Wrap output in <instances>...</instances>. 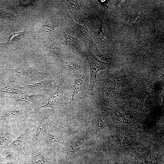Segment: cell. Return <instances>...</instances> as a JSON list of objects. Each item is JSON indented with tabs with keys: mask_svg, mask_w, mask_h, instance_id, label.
<instances>
[{
	"mask_svg": "<svg viewBox=\"0 0 164 164\" xmlns=\"http://www.w3.org/2000/svg\"><path fill=\"white\" fill-rule=\"evenodd\" d=\"M33 112L10 105L0 112V127H27Z\"/></svg>",
	"mask_w": 164,
	"mask_h": 164,
	"instance_id": "obj_1",
	"label": "cell"
},
{
	"mask_svg": "<svg viewBox=\"0 0 164 164\" xmlns=\"http://www.w3.org/2000/svg\"><path fill=\"white\" fill-rule=\"evenodd\" d=\"M46 110L39 108L31 115L29 125L31 128L32 143L44 141L51 126L48 128L50 115Z\"/></svg>",
	"mask_w": 164,
	"mask_h": 164,
	"instance_id": "obj_2",
	"label": "cell"
},
{
	"mask_svg": "<svg viewBox=\"0 0 164 164\" xmlns=\"http://www.w3.org/2000/svg\"><path fill=\"white\" fill-rule=\"evenodd\" d=\"M7 70L18 79L24 81V84H31L46 79L51 74L50 72H43L38 70L32 64L29 58L27 60L24 65Z\"/></svg>",
	"mask_w": 164,
	"mask_h": 164,
	"instance_id": "obj_3",
	"label": "cell"
},
{
	"mask_svg": "<svg viewBox=\"0 0 164 164\" xmlns=\"http://www.w3.org/2000/svg\"><path fill=\"white\" fill-rule=\"evenodd\" d=\"M32 143L31 128L29 125L20 135L4 150L16 157L23 153Z\"/></svg>",
	"mask_w": 164,
	"mask_h": 164,
	"instance_id": "obj_4",
	"label": "cell"
},
{
	"mask_svg": "<svg viewBox=\"0 0 164 164\" xmlns=\"http://www.w3.org/2000/svg\"><path fill=\"white\" fill-rule=\"evenodd\" d=\"M46 94H28L11 98V104L30 112H34L42 106V101L46 97Z\"/></svg>",
	"mask_w": 164,
	"mask_h": 164,
	"instance_id": "obj_5",
	"label": "cell"
},
{
	"mask_svg": "<svg viewBox=\"0 0 164 164\" xmlns=\"http://www.w3.org/2000/svg\"><path fill=\"white\" fill-rule=\"evenodd\" d=\"M87 58L90 67L89 88L90 90L93 92L95 88L98 72L101 70L108 69L111 65L109 63L99 60L89 50L87 53Z\"/></svg>",
	"mask_w": 164,
	"mask_h": 164,
	"instance_id": "obj_6",
	"label": "cell"
},
{
	"mask_svg": "<svg viewBox=\"0 0 164 164\" xmlns=\"http://www.w3.org/2000/svg\"><path fill=\"white\" fill-rule=\"evenodd\" d=\"M26 128L0 127V152L5 149Z\"/></svg>",
	"mask_w": 164,
	"mask_h": 164,
	"instance_id": "obj_7",
	"label": "cell"
},
{
	"mask_svg": "<svg viewBox=\"0 0 164 164\" xmlns=\"http://www.w3.org/2000/svg\"><path fill=\"white\" fill-rule=\"evenodd\" d=\"M56 79H45L31 84H24V86L26 88L27 94H47L53 87Z\"/></svg>",
	"mask_w": 164,
	"mask_h": 164,
	"instance_id": "obj_8",
	"label": "cell"
},
{
	"mask_svg": "<svg viewBox=\"0 0 164 164\" xmlns=\"http://www.w3.org/2000/svg\"><path fill=\"white\" fill-rule=\"evenodd\" d=\"M68 19V24L74 31L77 37L90 48L93 47L94 43L86 26L76 22L70 15H69Z\"/></svg>",
	"mask_w": 164,
	"mask_h": 164,
	"instance_id": "obj_9",
	"label": "cell"
},
{
	"mask_svg": "<svg viewBox=\"0 0 164 164\" xmlns=\"http://www.w3.org/2000/svg\"><path fill=\"white\" fill-rule=\"evenodd\" d=\"M62 87L57 86L56 90L51 94L48 98L47 102L39 108L46 109L51 108L53 113L60 106L63 92Z\"/></svg>",
	"mask_w": 164,
	"mask_h": 164,
	"instance_id": "obj_10",
	"label": "cell"
},
{
	"mask_svg": "<svg viewBox=\"0 0 164 164\" xmlns=\"http://www.w3.org/2000/svg\"><path fill=\"white\" fill-rule=\"evenodd\" d=\"M0 91L2 94L9 95L10 98L18 97L27 94L24 86L14 84H5L0 88Z\"/></svg>",
	"mask_w": 164,
	"mask_h": 164,
	"instance_id": "obj_11",
	"label": "cell"
},
{
	"mask_svg": "<svg viewBox=\"0 0 164 164\" xmlns=\"http://www.w3.org/2000/svg\"><path fill=\"white\" fill-rule=\"evenodd\" d=\"M131 150V152L143 160L147 164H160L159 159L149 150L138 148Z\"/></svg>",
	"mask_w": 164,
	"mask_h": 164,
	"instance_id": "obj_12",
	"label": "cell"
},
{
	"mask_svg": "<svg viewBox=\"0 0 164 164\" xmlns=\"http://www.w3.org/2000/svg\"><path fill=\"white\" fill-rule=\"evenodd\" d=\"M84 83V76L75 79L73 85V91L70 104H74L77 102L82 92Z\"/></svg>",
	"mask_w": 164,
	"mask_h": 164,
	"instance_id": "obj_13",
	"label": "cell"
},
{
	"mask_svg": "<svg viewBox=\"0 0 164 164\" xmlns=\"http://www.w3.org/2000/svg\"><path fill=\"white\" fill-rule=\"evenodd\" d=\"M60 35L64 42L67 45L77 51H80V46L75 38L64 32H61Z\"/></svg>",
	"mask_w": 164,
	"mask_h": 164,
	"instance_id": "obj_14",
	"label": "cell"
},
{
	"mask_svg": "<svg viewBox=\"0 0 164 164\" xmlns=\"http://www.w3.org/2000/svg\"><path fill=\"white\" fill-rule=\"evenodd\" d=\"M27 29L23 31L19 32L13 34L10 36L9 40L5 43H0V46H8L18 43L26 34Z\"/></svg>",
	"mask_w": 164,
	"mask_h": 164,
	"instance_id": "obj_15",
	"label": "cell"
},
{
	"mask_svg": "<svg viewBox=\"0 0 164 164\" xmlns=\"http://www.w3.org/2000/svg\"><path fill=\"white\" fill-rule=\"evenodd\" d=\"M48 52L53 56L60 57L63 56V52L60 45L54 41L50 42L47 46Z\"/></svg>",
	"mask_w": 164,
	"mask_h": 164,
	"instance_id": "obj_16",
	"label": "cell"
},
{
	"mask_svg": "<svg viewBox=\"0 0 164 164\" xmlns=\"http://www.w3.org/2000/svg\"><path fill=\"white\" fill-rule=\"evenodd\" d=\"M67 5L70 10L71 12L73 14L80 17L83 16V13L77 0L65 1Z\"/></svg>",
	"mask_w": 164,
	"mask_h": 164,
	"instance_id": "obj_17",
	"label": "cell"
},
{
	"mask_svg": "<svg viewBox=\"0 0 164 164\" xmlns=\"http://www.w3.org/2000/svg\"><path fill=\"white\" fill-rule=\"evenodd\" d=\"M58 17L54 15L49 19L46 22L43 31L46 33L49 34L53 30V28L57 25L59 22Z\"/></svg>",
	"mask_w": 164,
	"mask_h": 164,
	"instance_id": "obj_18",
	"label": "cell"
},
{
	"mask_svg": "<svg viewBox=\"0 0 164 164\" xmlns=\"http://www.w3.org/2000/svg\"><path fill=\"white\" fill-rule=\"evenodd\" d=\"M50 127L45 139L47 138L49 142L51 143H57L62 144L64 142V136L63 135L55 133L54 134H50L49 131Z\"/></svg>",
	"mask_w": 164,
	"mask_h": 164,
	"instance_id": "obj_19",
	"label": "cell"
},
{
	"mask_svg": "<svg viewBox=\"0 0 164 164\" xmlns=\"http://www.w3.org/2000/svg\"><path fill=\"white\" fill-rule=\"evenodd\" d=\"M16 157L11 153L4 154L0 152V164H15Z\"/></svg>",
	"mask_w": 164,
	"mask_h": 164,
	"instance_id": "obj_20",
	"label": "cell"
},
{
	"mask_svg": "<svg viewBox=\"0 0 164 164\" xmlns=\"http://www.w3.org/2000/svg\"><path fill=\"white\" fill-rule=\"evenodd\" d=\"M67 66L68 69L73 72L78 71L81 67L80 65L77 62L71 60L67 61Z\"/></svg>",
	"mask_w": 164,
	"mask_h": 164,
	"instance_id": "obj_21",
	"label": "cell"
},
{
	"mask_svg": "<svg viewBox=\"0 0 164 164\" xmlns=\"http://www.w3.org/2000/svg\"><path fill=\"white\" fill-rule=\"evenodd\" d=\"M115 117L116 120L122 124H128L129 123V121L126 118L124 114L117 110L115 111Z\"/></svg>",
	"mask_w": 164,
	"mask_h": 164,
	"instance_id": "obj_22",
	"label": "cell"
},
{
	"mask_svg": "<svg viewBox=\"0 0 164 164\" xmlns=\"http://www.w3.org/2000/svg\"><path fill=\"white\" fill-rule=\"evenodd\" d=\"M67 147V149L70 152H75L80 149V145L78 143L72 142Z\"/></svg>",
	"mask_w": 164,
	"mask_h": 164,
	"instance_id": "obj_23",
	"label": "cell"
},
{
	"mask_svg": "<svg viewBox=\"0 0 164 164\" xmlns=\"http://www.w3.org/2000/svg\"><path fill=\"white\" fill-rule=\"evenodd\" d=\"M17 2L19 6L25 8L33 5L35 2L33 0H21L18 1Z\"/></svg>",
	"mask_w": 164,
	"mask_h": 164,
	"instance_id": "obj_24",
	"label": "cell"
},
{
	"mask_svg": "<svg viewBox=\"0 0 164 164\" xmlns=\"http://www.w3.org/2000/svg\"><path fill=\"white\" fill-rule=\"evenodd\" d=\"M16 161L17 164H33L28 158L23 156L18 157Z\"/></svg>",
	"mask_w": 164,
	"mask_h": 164,
	"instance_id": "obj_25",
	"label": "cell"
},
{
	"mask_svg": "<svg viewBox=\"0 0 164 164\" xmlns=\"http://www.w3.org/2000/svg\"><path fill=\"white\" fill-rule=\"evenodd\" d=\"M116 139L120 143L123 145H125L128 144L130 142V140L128 138L125 136H119L117 135Z\"/></svg>",
	"mask_w": 164,
	"mask_h": 164,
	"instance_id": "obj_26",
	"label": "cell"
}]
</instances>
